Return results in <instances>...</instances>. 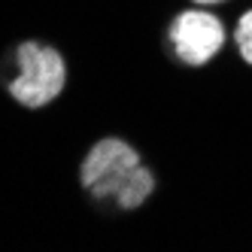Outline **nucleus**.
Wrapping results in <instances>:
<instances>
[{
	"mask_svg": "<svg viewBox=\"0 0 252 252\" xmlns=\"http://www.w3.org/2000/svg\"><path fill=\"white\" fill-rule=\"evenodd\" d=\"M79 189L97 204H116L122 213H134L152 201L158 179L134 143L106 134L85 149L79 161Z\"/></svg>",
	"mask_w": 252,
	"mask_h": 252,
	"instance_id": "f257e3e1",
	"label": "nucleus"
},
{
	"mask_svg": "<svg viewBox=\"0 0 252 252\" xmlns=\"http://www.w3.org/2000/svg\"><path fill=\"white\" fill-rule=\"evenodd\" d=\"M70 79L64 55L43 40H22L3 61V88L22 110H46L55 103Z\"/></svg>",
	"mask_w": 252,
	"mask_h": 252,
	"instance_id": "f03ea898",
	"label": "nucleus"
},
{
	"mask_svg": "<svg viewBox=\"0 0 252 252\" xmlns=\"http://www.w3.org/2000/svg\"><path fill=\"white\" fill-rule=\"evenodd\" d=\"M228 28L210 6L179 9L167 25V49L170 58L183 67H207L225 52Z\"/></svg>",
	"mask_w": 252,
	"mask_h": 252,
	"instance_id": "7ed1b4c3",
	"label": "nucleus"
},
{
	"mask_svg": "<svg viewBox=\"0 0 252 252\" xmlns=\"http://www.w3.org/2000/svg\"><path fill=\"white\" fill-rule=\"evenodd\" d=\"M231 40H234V49L246 67H252V6L240 12V19L234 22V31H231Z\"/></svg>",
	"mask_w": 252,
	"mask_h": 252,
	"instance_id": "20e7f679",
	"label": "nucleus"
},
{
	"mask_svg": "<svg viewBox=\"0 0 252 252\" xmlns=\"http://www.w3.org/2000/svg\"><path fill=\"white\" fill-rule=\"evenodd\" d=\"M189 3H194V6H225L228 0H189Z\"/></svg>",
	"mask_w": 252,
	"mask_h": 252,
	"instance_id": "39448f33",
	"label": "nucleus"
}]
</instances>
